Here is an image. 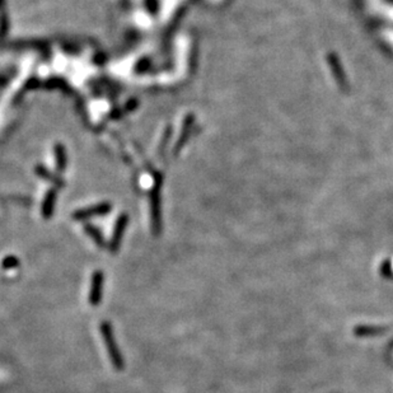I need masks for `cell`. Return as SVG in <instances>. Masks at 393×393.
I'll use <instances>...</instances> for the list:
<instances>
[{
  "label": "cell",
  "mask_w": 393,
  "mask_h": 393,
  "mask_svg": "<svg viewBox=\"0 0 393 393\" xmlns=\"http://www.w3.org/2000/svg\"><path fill=\"white\" fill-rule=\"evenodd\" d=\"M99 331H101L102 339H104L105 346H106L108 358H110L111 363H112L113 368L116 370H122L123 369V359L121 355L120 350H118L117 344H116V339L113 336V329L108 322H102L99 324Z\"/></svg>",
  "instance_id": "cell-1"
},
{
  "label": "cell",
  "mask_w": 393,
  "mask_h": 393,
  "mask_svg": "<svg viewBox=\"0 0 393 393\" xmlns=\"http://www.w3.org/2000/svg\"><path fill=\"white\" fill-rule=\"evenodd\" d=\"M104 273L102 271H96L92 276L91 289H89V303L94 307L101 303L102 293H104Z\"/></svg>",
  "instance_id": "cell-2"
},
{
  "label": "cell",
  "mask_w": 393,
  "mask_h": 393,
  "mask_svg": "<svg viewBox=\"0 0 393 393\" xmlns=\"http://www.w3.org/2000/svg\"><path fill=\"white\" fill-rule=\"evenodd\" d=\"M17 266H18V261L15 260L14 257H7L2 263V267L4 268V270H9V268L17 267Z\"/></svg>",
  "instance_id": "cell-3"
}]
</instances>
